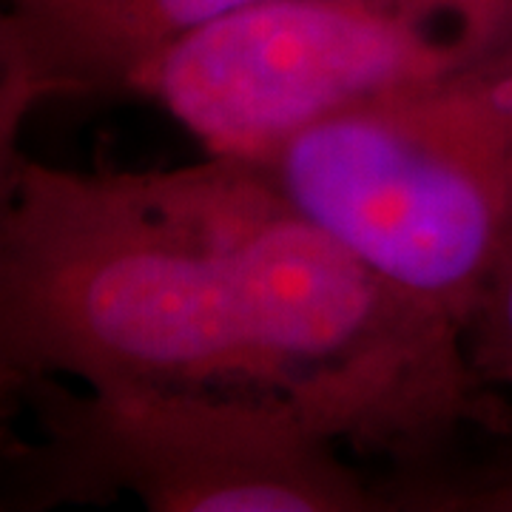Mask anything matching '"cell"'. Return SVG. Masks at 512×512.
I'll return each mask as SVG.
<instances>
[{
	"mask_svg": "<svg viewBox=\"0 0 512 512\" xmlns=\"http://www.w3.org/2000/svg\"><path fill=\"white\" fill-rule=\"evenodd\" d=\"M234 279L265 390L336 447L430 476L481 416L467 330L296 211L254 165L168 171Z\"/></svg>",
	"mask_w": 512,
	"mask_h": 512,
	"instance_id": "obj_1",
	"label": "cell"
},
{
	"mask_svg": "<svg viewBox=\"0 0 512 512\" xmlns=\"http://www.w3.org/2000/svg\"><path fill=\"white\" fill-rule=\"evenodd\" d=\"M0 370L268 393L225 259L168 171L26 163L0 217Z\"/></svg>",
	"mask_w": 512,
	"mask_h": 512,
	"instance_id": "obj_2",
	"label": "cell"
},
{
	"mask_svg": "<svg viewBox=\"0 0 512 512\" xmlns=\"http://www.w3.org/2000/svg\"><path fill=\"white\" fill-rule=\"evenodd\" d=\"M254 168L467 330L512 256V20L447 69L299 134Z\"/></svg>",
	"mask_w": 512,
	"mask_h": 512,
	"instance_id": "obj_3",
	"label": "cell"
},
{
	"mask_svg": "<svg viewBox=\"0 0 512 512\" xmlns=\"http://www.w3.org/2000/svg\"><path fill=\"white\" fill-rule=\"evenodd\" d=\"M35 441L12 487L40 504L128 495L151 512H373L387 498L274 393L225 387H26Z\"/></svg>",
	"mask_w": 512,
	"mask_h": 512,
	"instance_id": "obj_4",
	"label": "cell"
},
{
	"mask_svg": "<svg viewBox=\"0 0 512 512\" xmlns=\"http://www.w3.org/2000/svg\"><path fill=\"white\" fill-rule=\"evenodd\" d=\"M512 20V0H256L131 77L205 157L259 165L299 134L419 83Z\"/></svg>",
	"mask_w": 512,
	"mask_h": 512,
	"instance_id": "obj_5",
	"label": "cell"
},
{
	"mask_svg": "<svg viewBox=\"0 0 512 512\" xmlns=\"http://www.w3.org/2000/svg\"><path fill=\"white\" fill-rule=\"evenodd\" d=\"M66 94L126 92L165 46L256 0H3Z\"/></svg>",
	"mask_w": 512,
	"mask_h": 512,
	"instance_id": "obj_6",
	"label": "cell"
},
{
	"mask_svg": "<svg viewBox=\"0 0 512 512\" xmlns=\"http://www.w3.org/2000/svg\"><path fill=\"white\" fill-rule=\"evenodd\" d=\"M52 97H63L35 43L0 0V217L18 194L29 157L20 140L32 111Z\"/></svg>",
	"mask_w": 512,
	"mask_h": 512,
	"instance_id": "obj_7",
	"label": "cell"
},
{
	"mask_svg": "<svg viewBox=\"0 0 512 512\" xmlns=\"http://www.w3.org/2000/svg\"><path fill=\"white\" fill-rule=\"evenodd\" d=\"M467 345L484 382L507 384L512 390V256L498 271L467 325ZM490 507L512 510V481L490 495Z\"/></svg>",
	"mask_w": 512,
	"mask_h": 512,
	"instance_id": "obj_8",
	"label": "cell"
},
{
	"mask_svg": "<svg viewBox=\"0 0 512 512\" xmlns=\"http://www.w3.org/2000/svg\"><path fill=\"white\" fill-rule=\"evenodd\" d=\"M26 387L29 384L23 382V379L6 373V370H0V464H3L6 447L12 441L9 424H12V419L18 416L20 410H26ZM0 510H6V495H3V490H0Z\"/></svg>",
	"mask_w": 512,
	"mask_h": 512,
	"instance_id": "obj_9",
	"label": "cell"
}]
</instances>
